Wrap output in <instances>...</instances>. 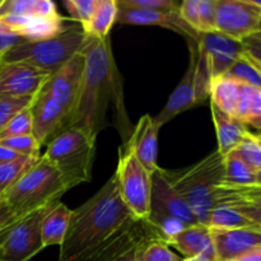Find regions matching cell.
<instances>
[{
	"mask_svg": "<svg viewBox=\"0 0 261 261\" xmlns=\"http://www.w3.org/2000/svg\"><path fill=\"white\" fill-rule=\"evenodd\" d=\"M137 222L120 195L114 173L101 190L73 211L59 261H88Z\"/></svg>",
	"mask_w": 261,
	"mask_h": 261,
	"instance_id": "obj_1",
	"label": "cell"
},
{
	"mask_svg": "<svg viewBox=\"0 0 261 261\" xmlns=\"http://www.w3.org/2000/svg\"><path fill=\"white\" fill-rule=\"evenodd\" d=\"M82 53L84 56L83 81L71 126L79 125L97 137L105 126L110 91L116 71L110 38H91Z\"/></svg>",
	"mask_w": 261,
	"mask_h": 261,
	"instance_id": "obj_2",
	"label": "cell"
},
{
	"mask_svg": "<svg viewBox=\"0 0 261 261\" xmlns=\"http://www.w3.org/2000/svg\"><path fill=\"white\" fill-rule=\"evenodd\" d=\"M161 172L185 200L199 223L208 226L209 217L217 204V189L224 181V155L216 150L189 167L177 171L161 168Z\"/></svg>",
	"mask_w": 261,
	"mask_h": 261,
	"instance_id": "obj_3",
	"label": "cell"
},
{
	"mask_svg": "<svg viewBox=\"0 0 261 261\" xmlns=\"http://www.w3.org/2000/svg\"><path fill=\"white\" fill-rule=\"evenodd\" d=\"M69 190L59 171L41 155L0 199L17 218L60 201Z\"/></svg>",
	"mask_w": 261,
	"mask_h": 261,
	"instance_id": "obj_4",
	"label": "cell"
},
{
	"mask_svg": "<svg viewBox=\"0 0 261 261\" xmlns=\"http://www.w3.org/2000/svg\"><path fill=\"white\" fill-rule=\"evenodd\" d=\"M91 37L81 24L73 23L46 40H24L2 56V63H27L53 75L73 56L82 53Z\"/></svg>",
	"mask_w": 261,
	"mask_h": 261,
	"instance_id": "obj_5",
	"label": "cell"
},
{
	"mask_svg": "<svg viewBox=\"0 0 261 261\" xmlns=\"http://www.w3.org/2000/svg\"><path fill=\"white\" fill-rule=\"evenodd\" d=\"M96 135L73 125L47 144L43 157L59 171L69 189L92 180Z\"/></svg>",
	"mask_w": 261,
	"mask_h": 261,
	"instance_id": "obj_6",
	"label": "cell"
},
{
	"mask_svg": "<svg viewBox=\"0 0 261 261\" xmlns=\"http://www.w3.org/2000/svg\"><path fill=\"white\" fill-rule=\"evenodd\" d=\"M147 222L155 229L161 241L166 244L185 227L199 224L185 200L163 177L161 167L152 173L150 214Z\"/></svg>",
	"mask_w": 261,
	"mask_h": 261,
	"instance_id": "obj_7",
	"label": "cell"
},
{
	"mask_svg": "<svg viewBox=\"0 0 261 261\" xmlns=\"http://www.w3.org/2000/svg\"><path fill=\"white\" fill-rule=\"evenodd\" d=\"M115 176L125 205L138 221L147 222L150 214L152 173L145 170L126 144L119 148Z\"/></svg>",
	"mask_w": 261,
	"mask_h": 261,
	"instance_id": "obj_8",
	"label": "cell"
},
{
	"mask_svg": "<svg viewBox=\"0 0 261 261\" xmlns=\"http://www.w3.org/2000/svg\"><path fill=\"white\" fill-rule=\"evenodd\" d=\"M55 204L17 218L0 229V261H30L42 251L41 226Z\"/></svg>",
	"mask_w": 261,
	"mask_h": 261,
	"instance_id": "obj_9",
	"label": "cell"
},
{
	"mask_svg": "<svg viewBox=\"0 0 261 261\" xmlns=\"http://www.w3.org/2000/svg\"><path fill=\"white\" fill-rule=\"evenodd\" d=\"M261 9L251 0H218L216 31L244 41L259 31Z\"/></svg>",
	"mask_w": 261,
	"mask_h": 261,
	"instance_id": "obj_10",
	"label": "cell"
},
{
	"mask_svg": "<svg viewBox=\"0 0 261 261\" xmlns=\"http://www.w3.org/2000/svg\"><path fill=\"white\" fill-rule=\"evenodd\" d=\"M84 71L83 53L76 54L63 68L48 76L41 91L58 101L70 116V126L78 107Z\"/></svg>",
	"mask_w": 261,
	"mask_h": 261,
	"instance_id": "obj_11",
	"label": "cell"
},
{
	"mask_svg": "<svg viewBox=\"0 0 261 261\" xmlns=\"http://www.w3.org/2000/svg\"><path fill=\"white\" fill-rule=\"evenodd\" d=\"M198 46L205 59L211 81L226 75L232 65L246 53L242 41L233 40L217 31L200 33Z\"/></svg>",
	"mask_w": 261,
	"mask_h": 261,
	"instance_id": "obj_12",
	"label": "cell"
},
{
	"mask_svg": "<svg viewBox=\"0 0 261 261\" xmlns=\"http://www.w3.org/2000/svg\"><path fill=\"white\" fill-rule=\"evenodd\" d=\"M33 130L32 135L40 147L48 144L56 135L70 127V116L58 101L40 91L31 103Z\"/></svg>",
	"mask_w": 261,
	"mask_h": 261,
	"instance_id": "obj_13",
	"label": "cell"
},
{
	"mask_svg": "<svg viewBox=\"0 0 261 261\" xmlns=\"http://www.w3.org/2000/svg\"><path fill=\"white\" fill-rule=\"evenodd\" d=\"M158 239L155 229L148 222L138 221L88 261H140V252L149 240Z\"/></svg>",
	"mask_w": 261,
	"mask_h": 261,
	"instance_id": "obj_14",
	"label": "cell"
},
{
	"mask_svg": "<svg viewBox=\"0 0 261 261\" xmlns=\"http://www.w3.org/2000/svg\"><path fill=\"white\" fill-rule=\"evenodd\" d=\"M189 43V48H190V63H189V68L186 73L184 74L182 79H181L180 84L176 87L175 91L168 98L167 103L162 109V111L153 117L155 124L158 126L167 124L172 119H175L177 115L182 114V112L188 111V110L194 109V107L199 106V105L204 103L201 99L200 93H199L198 83H196V75H195V51H196V42L195 41H190Z\"/></svg>",
	"mask_w": 261,
	"mask_h": 261,
	"instance_id": "obj_15",
	"label": "cell"
},
{
	"mask_svg": "<svg viewBox=\"0 0 261 261\" xmlns=\"http://www.w3.org/2000/svg\"><path fill=\"white\" fill-rule=\"evenodd\" d=\"M50 74L27 63H0V96H36Z\"/></svg>",
	"mask_w": 261,
	"mask_h": 261,
	"instance_id": "obj_16",
	"label": "cell"
},
{
	"mask_svg": "<svg viewBox=\"0 0 261 261\" xmlns=\"http://www.w3.org/2000/svg\"><path fill=\"white\" fill-rule=\"evenodd\" d=\"M116 22L121 24H137V25H160V27L168 28L173 32L180 33L181 36L190 41L198 42L200 33L191 30L182 20L178 12H161V10H148V9H127L120 8L117 13Z\"/></svg>",
	"mask_w": 261,
	"mask_h": 261,
	"instance_id": "obj_17",
	"label": "cell"
},
{
	"mask_svg": "<svg viewBox=\"0 0 261 261\" xmlns=\"http://www.w3.org/2000/svg\"><path fill=\"white\" fill-rule=\"evenodd\" d=\"M211 234L218 261H232L261 246V229L257 228H211Z\"/></svg>",
	"mask_w": 261,
	"mask_h": 261,
	"instance_id": "obj_18",
	"label": "cell"
},
{
	"mask_svg": "<svg viewBox=\"0 0 261 261\" xmlns=\"http://www.w3.org/2000/svg\"><path fill=\"white\" fill-rule=\"evenodd\" d=\"M161 127L155 124L154 119L150 115L140 117L133 132L127 147L132 149L137 160L144 166L148 172L153 173L158 168V132Z\"/></svg>",
	"mask_w": 261,
	"mask_h": 261,
	"instance_id": "obj_19",
	"label": "cell"
},
{
	"mask_svg": "<svg viewBox=\"0 0 261 261\" xmlns=\"http://www.w3.org/2000/svg\"><path fill=\"white\" fill-rule=\"evenodd\" d=\"M168 246H173L185 255L186 257L205 256L217 260L216 250H214L213 239L211 234V228L205 224H194V226L185 227L173 234L167 242ZM218 261V260H217Z\"/></svg>",
	"mask_w": 261,
	"mask_h": 261,
	"instance_id": "obj_20",
	"label": "cell"
},
{
	"mask_svg": "<svg viewBox=\"0 0 261 261\" xmlns=\"http://www.w3.org/2000/svg\"><path fill=\"white\" fill-rule=\"evenodd\" d=\"M13 28L15 35L30 41L46 40L64 30L66 18L61 17H4L0 18Z\"/></svg>",
	"mask_w": 261,
	"mask_h": 261,
	"instance_id": "obj_21",
	"label": "cell"
},
{
	"mask_svg": "<svg viewBox=\"0 0 261 261\" xmlns=\"http://www.w3.org/2000/svg\"><path fill=\"white\" fill-rule=\"evenodd\" d=\"M212 116H213L214 126L217 132V139H218V152L222 155L228 154L237 145L250 134L246 125L239 120L237 117L226 114L218 107L211 103Z\"/></svg>",
	"mask_w": 261,
	"mask_h": 261,
	"instance_id": "obj_22",
	"label": "cell"
},
{
	"mask_svg": "<svg viewBox=\"0 0 261 261\" xmlns=\"http://www.w3.org/2000/svg\"><path fill=\"white\" fill-rule=\"evenodd\" d=\"M71 214L73 211L61 201L56 203L46 214L41 226V240H42L43 249L47 246L63 245L70 223Z\"/></svg>",
	"mask_w": 261,
	"mask_h": 261,
	"instance_id": "obj_23",
	"label": "cell"
},
{
	"mask_svg": "<svg viewBox=\"0 0 261 261\" xmlns=\"http://www.w3.org/2000/svg\"><path fill=\"white\" fill-rule=\"evenodd\" d=\"M55 3L51 0H2L0 18L4 17H58Z\"/></svg>",
	"mask_w": 261,
	"mask_h": 261,
	"instance_id": "obj_24",
	"label": "cell"
},
{
	"mask_svg": "<svg viewBox=\"0 0 261 261\" xmlns=\"http://www.w3.org/2000/svg\"><path fill=\"white\" fill-rule=\"evenodd\" d=\"M117 13H119L117 0H97L93 15L87 25H84L83 31L88 37L105 40L109 37L110 30L116 22Z\"/></svg>",
	"mask_w": 261,
	"mask_h": 261,
	"instance_id": "obj_25",
	"label": "cell"
},
{
	"mask_svg": "<svg viewBox=\"0 0 261 261\" xmlns=\"http://www.w3.org/2000/svg\"><path fill=\"white\" fill-rule=\"evenodd\" d=\"M239 96L240 83L234 79L223 75L211 82V89H209L211 103L234 117L239 105Z\"/></svg>",
	"mask_w": 261,
	"mask_h": 261,
	"instance_id": "obj_26",
	"label": "cell"
},
{
	"mask_svg": "<svg viewBox=\"0 0 261 261\" xmlns=\"http://www.w3.org/2000/svg\"><path fill=\"white\" fill-rule=\"evenodd\" d=\"M209 228L236 229V228H257L256 224L245 217L236 208L226 204H217L212 211L208 222Z\"/></svg>",
	"mask_w": 261,
	"mask_h": 261,
	"instance_id": "obj_27",
	"label": "cell"
},
{
	"mask_svg": "<svg viewBox=\"0 0 261 261\" xmlns=\"http://www.w3.org/2000/svg\"><path fill=\"white\" fill-rule=\"evenodd\" d=\"M252 171L234 150L224 155V186H252L256 182Z\"/></svg>",
	"mask_w": 261,
	"mask_h": 261,
	"instance_id": "obj_28",
	"label": "cell"
},
{
	"mask_svg": "<svg viewBox=\"0 0 261 261\" xmlns=\"http://www.w3.org/2000/svg\"><path fill=\"white\" fill-rule=\"evenodd\" d=\"M229 78L234 79L239 83L261 88V71L256 63L251 60L245 53L236 63L232 65L228 73L226 74Z\"/></svg>",
	"mask_w": 261,
	"mask_h": 261,
	"instance_id": "obj_29",
	"label": "cell"
},
{
	"mask_svg": "<svg viewBox=\"0 0 261 261\" xmlns=\"http://www.w3.org/2000/svg\"><path fill=\"white\" fill-rule=\"evenodd\" d=\"M40 158V157H38ZM35 157H20L12 162L3 163L0 165V198L3 194L12 188L15 182L20 178V176L38 160Z\"/></svg>",
	"mask_w": 261,
	"mask_h": 261,
	"instance_id": "obj_30",
	"label": "cell"
},
{
	"mask_svg": "<svg viewBox=\"0 0 261 261\" xmlns=\"http://www.w3.org/2000/svg\"><path fill=\"white\" fill-rule=\"evenodd\" d=\"M261 111V88L240 83L239 105L236 117L242 122L252 115Z\"/></svg>",
	"mask_w": 261,
	"mask_h": 261,
	"instance_id": "obj_31",
	"label": "cell"
},
{
	"mask_svg": "<svg viewBox=\"0 0 261 261\" xmlns=\"http://www.w3.org/2000/svg\"><path fill=\"white\" fill-rule=\"evenodd\" d=\"M33 130V120L31 106L22 110L19 114L15 115L7 126L0 132V140L13 137H23V135H31Z\"/></svg>",
	"mask_w": 261,
	"mask_h": 261,
	"instance_id": "obj_32",
	"label": "cell"
},
{
	"mask_svg": "<svg viewBox=\"0 0 261 261\" xmlns=\"http://www.w3.org/2000/svg\"><path fill=\"white\" fill-rule=\"evenodd\" d=\"M35 96L28 97H13V96H0V132L8 125V122L13 119L22 110L31 106Z\"/></svg>",
	"mask_w": 261,
	"mask_h": 261,
	"instance_id": "obj_33",
	"label": "cell"
},
{
	"mask_svg": "<svg viewBox=\"0 0 261 261\" xmlns=\"http://www.w3.org/2000/svg\"><path fill=\"white\" fill-rule=\"evenodd\" d=\"M233 150L252 171L256 172L261 167V145L254 134L250 133Z\"/></svg>",
	"mask_w": 261,
	"mask_h": 261,
	"instance_id": "obj_34",
	"label": "cell"
},
{
	"mask_svg": "<svg viewBox=\"0 0 261 261\" xmlns=\"http://www.w3.org/2000/svg\"><path fill=\"white\" fill-rule=\"evenodd\" d=\"M140 261H182V259L177 256L166 242L152 239L143 247Z\"/></svg>",
	"mask_w": 261,
	"mask_h": 261,
	"instance_id": "obj_35",
	"label": "cell"
},
{
	"mask_svg": "<svg viewBox=\"0 0 261 261\" xmlns=\"http://www.w3.org/2000/svg\"><path fill=\"white\" fill-rule=\"evenodd\" d=\"M0 144H2L3 147L8 148V149L13 150V152L18 153V154L20 155H25V157H35V158L41 157L40 155L41 147L32 134L23 135V137H13V138H7V139H2L0 140Z\"/></svg>",
	"mask_w": 261,
	"mask_h": 261,
	"instance_id": "obj_36",
	"label": "cell"
},
{
	"mask_svg": "<svg viewBox=\"0 0 261 261\" xmlns=\"http://www.w3.org/2000/svg\"><path fill=\"white\" fill-rule=\"evenodd\" d=\"M117 5L127 9H148L161 12H178L180 3L175 0H119Z\"/></svg>",
	"mask_w": 261,
	"mask_h": 261,
	"instance_id": "obj_37",
	"label": "cell"
},
{
	"mask_svg": "<svg viewBox=\"0 0 261 261\" xmlns=\"http://www.w3.org/2000/svg\"><path fill=\"white\" fill-rule=\"evenodd\" d=\"M64 4H65L68 12L70 13L74 22L81 24L83 28L93 15L97 0H65Z\"/></svg>",
	"mask_w": 261,
	"mask_h": 261,
	"instance_id": "obj_38",
	"label": "cell"
},
{
	"mask_svg": "<svg viewBox=\"0 0 261 261\" xmlns=\"http://www.w3.org/2000/svg\"><path fill=\"white\" fill-rule=\"evenodd\" d=\"M218 0H199L198 13L200 33L216 32V14Z\"/></svg>",
	"mask_w": 261,
	"mask_h": 261,
	"instance_id": "obj_39",
	"label": "cell"
},
{
	"mask_svg": "<svg viewBox=\"0 0 261 261\" xmlns=\"http://www.w3.org/2000/svg\"><path fill=\"white\" fill-rule=\"evenodd\" d=\"M199 0H185L180 4L178 14L182 18L184 22L194 30L195 32L200 33V23H199V13H198Z\"/></svg>",
	"mask_w": 261,
	"mask_h": 261,
	"instance_id": "obj_40",
	"label": "cell"
},
{
	"mask_svg": "<svg viewBox=\"0 0 261 261\" xmlns=\"http://www.w3.org/2000/svg\"><path fill=\"white\" fill-rule=\"evenodd\" d=\"M226 205H231L236 208L237 211L241 212L245 217L254 222L257 227L261 228V208L260 206H254L251 204L247 203H233V204H226Z\"/></svg>",
	"mask_w": 261,
	"mask_h": 261,
	"instance_id": "obj_41",
	"label": "cell"
},
{
	"mask_svg": "<svg viewBox=\"0 0 261 261\" xmlns=\"http://www.w3.org/2000/svg\"><path fill=\"white\" fill-rule=\"evenodd\" d=\"M246 48V54L251 60H254L255 63L259 64L261 66V42L257 38H255L254 36H250L249 38L242 41Z\"/></svg>",
	"mask_w": 261,
	"mask_h": 261,
	"instance_id": "obj_42",
	"label": "cell"
},
{
	"mask_svg": "<svg viewBox=\"0 0 261 261\" xmlns=\"http://www.w3.org/2000/svg\"><path fill=\"white\" fill-rule=\"evenodd\" d=\"M24 40L25 38L18 35H0V56H3L7 51Z\"/></svg>",
	"mask_w": 261,
	"mask_h": 261,
	"instance_id": "obj_43",
	"label": "cell"
},
{
	"mask_svg": "<svg viewBox=\"0 0 261 261\" xmlns=\"http://www.w3.org/2000/svg\"><path fill=\"white\" fill-rule=\"evenodd\" d=\"M15 219H17V217L13 214L9 205L3 199H0V229H3L5 226L12 223Z\"/></svg>",
	"mask_w": 261,
	"mask_h": 261,
	"instance_id": "obj_44",
	"label": "cell"
},
{
	"mask_svg": "<svg viewBox=\"0 0 261 261\" xmlns=\"http://www.w3.org/2000/svg\"><path fill=\"white\" fill-rule=\"evenodd\" d=\"M20 157H24V155L18 154V153L13 152V150L8 149V148L3 147V145L0 144V165H3V163L12 162V161L18 160V158H20Z\"/></svg>",
	"mask_w": 261,
	"mask_h": 261,
	"instance_id": "obj_45",
	"label": "cell"
},
{
	"mask_svg": "<svg viewBox=\"0 0 261 261\" xmlns=\"http://www.w3.org/2000/svg\"><path fill=\"white\" fill-rule=\"evenodd\" d=\"M232 261H261V246L255 247V249L245 252L241 256L236 257V259Z\"/></svg>",
	"mask_w": 261,
	"mask_h": 261,
	"instance_id": "obj_46",
	"label": "cell"
},
{
	"mask_svg": "<svg viewBox=\"0 0 261 261\" xmlns=\"http://www.w3.org/2000/svg\"><path fill=\"white\" fill-rule=\"evenodd\" d=\"M245 125H250V126L255 127V129L261 130V111L257 112V114L252 115L249 119H246L244 121Z\"/></svg>",
	"mask_w": 261,
	"mask_h": 261,
	"instance_id": "obj_47",
	"label": "cell"
},
{
	"mask_svg": "<svg viewBox=\"0 0 261 261\" xmlns=\"http://www.w3.org/2000/svg\"><path fill=\"white\" fill-rule=\"evenodd\" d=\"M0 35H15L13 28L8 25L3 19H0Z\"/></svg>",
	"mask_w": 261,
	"mask_h": 261,
	"instance_id": "obj_48",
	"label": "cell"
},
{
	"mask_svg": "<svg viewBox=\"0 0 261 261\" xmlns=\"http://www.w3.org/2000/svg\"><path fill=\"white\" fill-rule=\"evenodd\" d=\"M182 261H217L212 257L205 256V255H200V256H194V257H186Z\"/></svg>",
	"mask_w": 261,
	"mask_h": 261,
	"instance_id": "obj_49",
	"label": "cell"
},
{
	"mask_svg": "<svg viewBox=\"0 0 261 261\" xmlns=\"http://www.w3.org/2000/svg\"><path fill=\"white\" fill-rule=\"evenodd\" d=\"M255 178H256V182H255V185L261 186V167L256 171V173H255Z\"/></svg>",
	"mask_w": 261,
	"mask_h": 261,
	"instance_id": "obj_50",
	"label": "cell"
},
{
	"mask_svg": "<svg viewBox=\"0 0 261 261\" xmlns=\"http://www.w3.org/2000/svg\"><path fill=\"white\" fill-rule=\"evenodd\" d=\"M251 2L254 3V4L256 5L257 8H260V9H261V0H251Z\"/></svg>",
	"mask_w": 261,
	"mask_h": 261,
	"instance_id": "obj_51",
	"label": "cell"
},
{
	"mask_svg": "<svg viewBox=\"0 0 261 261\" xmlns=\"http://www.w3.org/2000/svg\"><path fill=\"white\" fill-rule=\"evenodd\" d=\"M252 36H254V37H255V38H257V40H259V41H260V42H261V33H260V32L255 33V35H252Z\"/></svg>",
	"mask_w": 261,
	"mask_h": 261,
	"instance_id": "obj_52",
	"label": "cell"
},
{
	"mask_svg": "<svg viewBox=\"0 0 261 261\" xmlns=\"http://www.w3.org/2000/svg\"><path fill=\"white\" fill-rule=\"evenodd\" d=\"M255 137H256V139L259 140V143H260V145H261V137H260V135H255Z\"/></svg>",
	"mask_w": 261,
	"mask_h": 261,
	"instance_id": "obj_53",
	"label": "cell"
},
{
	"mask_svg": "<svg viewBox=\"0 0 261 261\" xmlns=\"http://www.w3.org/2000/svg\"><path fill=\"white\" fill-rule=\"evenodd\" d=\"M257 32L261 33V18H260V22H259V31H257Z\"/></svg>",
	"mask_w": 261,
	"mask_h": 261,
	"instance_id": "obj_54",
	"label": "cell"
},
{
	"mask_svg": "<svg viewBox=\"0 0 261 261\" xmlns=\"http://www.w3.org/2000/svg\"><path fill=\"white\" fill-rule=\"evenodd\" d=\"M252 61H254V60H252ZM254 63H255V61H254ZM257 66H259V68H260V71H261V66L259 65V64H257Z\"/></svg>",
	"mask_w": 261,
	"mask_h": 261,
	"instance_id": "obj_55",
	"label": "cell"
},
{
	"mask_svg": "<svg viewBox=\"0 0 261 261\" xmlns=\"http://www.w3.org/2000/svg\"><path fill=\"white\" fill-rule=\"evenodd\" d=\"M0 63H2V56H0Z\"/></svg>",
	"mask_w": 261,
	"mask_h": 261,
	"instance_id": "obj_56",
	"label": "cell"
},
{
	"mask_svg": "<svg viewBox=\"0 0 261 261\" xmlns=\"http://www.w3.org/2000/svg\"><path fill=\"white\" fill-rule=\"evenodd\" d=\"M259 135H260V137H261V134H259Z\"/></svg>",
	"mask_w": 261,
	"mask_h": 261,
	"instance_id": "obj_57",
	"label": "cell"
}]
</instances>
